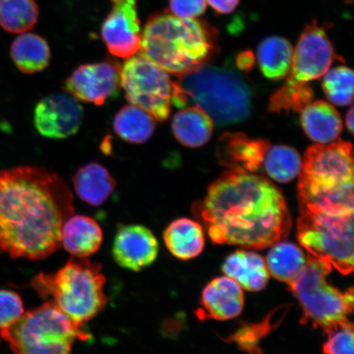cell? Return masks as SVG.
<instances>
[{
    "instance_id": "1",
    "label": "cell",
    "mask_w": 354,
    "mask_h": 354,
    "mask_svg": "<svg viewBox=\"0 0 354 354\" xmlns=\"http://www.w3.org/2000/svg\"><path fill=\"white\" fill-rule=\"evenodd\" d=\"M73 214V194L55 172L32 166L0 171V250L12 258L55 253Z\"/></svg>"
},
{
    "instance_id": "2",
    "label": "cell",
    "mask_w": 354,
    "mask_h": 354,
    "mask_svg": "<svg viewBox=\"0 0 354 354\" xmlns=\"http://www.w3.org/2000/svg\"><path fill=\"white\" fill-rule=\"evenodd\" d=\"M198 212L212 242L263 250L285 238L291 216L280 189L263 176L225 172L212 183Z\"/></svg>"
},
{
    "instance_id": "3",
    "label": "cell",
    "mask_w": 354,
    "mask_h": 354,
    "mask_svg": "<svg viewBox=\"0 0 354 354\" xmlns=\"http://www.w3.org/2000/svg\"><path fill=\"white\" fill-rule=\"evenodd\" d=\"M353 190L351 143L339 140L307 150L298 185L300 210L353 215Z\"/></svg>"
},
{
    "instance_id": "4",
    "label": "cell",
    "mask_w": 354,
    "mask_h": 354,
    "mask_svg": "<svg viewBox=\"0 0 354 354\" xmlns=\"http://www.w3.org/2000/svg\"><path fill=\"white\" fill-rule=\"evenodd\" d=\"M216 39V29L205 21L158 12L146 22L140 51L167 73L180 77L210 59Z\"/></svg>"
},
{
    "instance_id": "5",
    "label": "cell",
    "mask_w": 354,
    "mask_h": 354,
    "mask_svg": "<svg viewBox=\"0 0 354 354\" xmlns=\"http://www.w3.org/2000/svg\"><path fill=\"white\" fill-rule=\"evenodd\" d=\"M189 102L205 111L216 125H232L249 117L252 91L232 69L203 65L174 82L172 105L184 108Z\"/></svg>"
},
{
    "instance_id": "6",
    "label": "cell",
    "mask_w": 354,
    "mask_h": 354,
    "mask_svg": "<svg viewBox=\"0 0 354 354\" xmlns=\"http://www.w3.org/2000/svg\"><path fill=\"white\" fill-rule=\"evenodd\" d=\"M105 281L100 263L71 259L55 273L39 274L32 286L41 297H51L62 312L83 325L104 308L107 303Z\"/></svg>"
},
{
    "instance_id": "7",
    "label": "cell",
    "mask_w": 354,
    "mask_h": 354,
    "mask_svg": "<svg viewBox=\"0 0 354 354\" xmlns=\"http://www.w3.org/2000/svg\"><path fill=\"white\" fill-rule=\"evenodd\" d=\"M15 354H70L77 340L91 335L48 300L0 331Z\"/></svg>"
},
{
    "instance_id": "8",
    "label": "cell",
    "mask_w": 354,
    "mask_h": 354,
    "mask_svg": "<svg viewBox=\"0 0 354 354\" xmlns=\"http://www.w3.org/2000/svg\"><path fill=\"white\" fill-rule=\"evenodd\" d=\"M332 268L326 261L309 255L302 272L289 285L302 306L304 321L323 330L348 319L353 310V288L343 292L327 281Z\"/></svg>"
},
{
    "instance_id": "9",
    "label": "cell",
    "mask_w": 354,
    "mask_h": 354,
    "mask_svg": "<svg viewBox=\"0 0 354 354\" xmlns=\"http://www.w3.org/2000/svg\"><path fill=\"white\" fill-rule=\"evenodd\" d=\"M298 240L309 255L326 261L339 273L353 271V215L300 210Z\"/></svg>"
},
{
    "instance_id": "10",
    "label": "cell",
    "mask_w": 354,
    "mask_h": 354,
    "mask_svg": "<svg viewBox=\"0 0 354 354\" xmlns=\"http://www.w3.org/2000/svg\"><path fill=\"white\" fill-rule=\"evenodd\" d=\"M126 98L158 122L170 117L174 82L169 75L143 55L127 59L120 70Z\"/></svg>"
},
{
    "instance_id": "11",
    "label": "cell",
    "mask_w": 354,
    "mask_h": 354,
    "mask_svg": "<svg viewBox=\"0 0 354 354\" xmlns=\"http://www.w3.org/2000/svg\"><path fill=\"white\" fill-rule=\"evenodd\" d=\"M335 57L324 28L313 21L301 33L286 84L308 85L324 76Z\"/></svg>"
},
{
    "instance_id": "12",
    "label": "cell",
    "mask_w": 354,
    "mask_h": 354,
    "mask_svg": "<svg viewBox=\"0 0 354 354\" xmlns=\"http://www.w3.org/2000/svg\"><path fill=\"white\" fill-rule=\"evenodd\" d=\"M112 10L102 25L101 35L111 55L130 59L140 50L141 30L138 0H110Z\"/></svg>"
},
{
    "instance_id": "13",
    "label": "cell",
    "mask_w": 354,
    "mask_h": 354,
    "mask_svg": "<svg viewBox=\"0 0 354 354\" xmlns=\"http://www.w3.org/2000/svg\"><path fill=\"white\" fill-rule=\"evenodd\" d=\"M120 70L113 62L80 66L66 79V92L75 99L102 105L117 97L120 84Z\"/></svg>"
},
{
    "instance_id": "14",
    "label": "cell",
    "mask_w": 354,
    "mask_h": 354,
    "mask_svg": "<svg viewBox=\"0 0 354 354\" xmlns=\"http://www.w3.org/2000/svg\"><path fill=\"white\" fill-rule=\"evenodd\" d=\"M83 120V109L68 93H57L42 99L35 109V128L50 139H65L79 131Z\"/></svg>"
},
{
    "instance_id": "15",
    "label": "cell",
    "mask_w": 354,
    "mask_h": 354,
    "mask_svg": "<svg viewBox=\"0 0 354 354\" xmlns=\"http://www.w3.org/2000/svg\"><path fill=\"white\" fill-rule=\"evenodd\" d=\"M158 241L141 225H122L114 237L113 257L120 267L139 272L149 267L158 254Z\"/></svg>"
},
{
    "instance_id": "16",
    "label": "cell",
    "mask_w": 354,
    "mask_h": 354,
    "mask_svg": "<svg viewBox=\"0 0 354 354\" xmlns=\"http://www.w3.org/2000/svg\"><path fill=\"white\" fill-rule=\"evenodd\" d=\"M201 304V308L197 312L201 320H230L242 313L245 296L236 281L228 277H221L206 286L203 291Z\"/></svg>"
},
{
    "instance_id": "17",
    "label": "cell",
    "mask_w": 354,
    "mask_h": 354,
    "mask_svg": "<svg viewBox=\"0 0 354 354\" xmlns=\"http://www.w3.org/2000/svg\"><path fill=\"white\" fill-rule=\"evenodd\" d=\"M268 141L251 140L241 133L225 134L218 145V157L232 169L254 172L259 169L269 148Z\"/></svg>"
},
{
    "instance_id": "18",
    "label": "cell",
    "mask_w": 354,
    "mask_h": 354,
    "mask_svg": "<svg viewBox=\"0 0 354 354\" xmlns=\"http://www.w3.org/2000/svg\"><path fill=\"white\" fill-rule=\"evenodd\" d=\"M103 242V232L95 219L83 215L71 216L62 227L61 245L79 259L96 253Z\"/></svg>"
},
{
    "instance_id": "19",
    "label": "cell",
    "mask_w": 354,
    "mask_h": 354,
    "mask_svg": "<svg viewBox=\"0 0 354 354\" xmlns=\"http://www.w3.org/2000/svg\"><path fill=\"white\" fill-rule=\"evenodd\" d=\"M225 275L248 291H259L268 285L269 272L262 256L252 251L239 250L225 259Z\"/></svg>"
},
{
    "instance_id": "20",
    "label": "cell",
    "mask_w": 354,
    "mask_h": 354,
    "mask_svg": "<svg viewBox=\"0 0 354 354\" xmlns=\"http://www.w3.org/2000/svg\"><path fill=\"white\" fill-rule=\"evenodd\" d=\"M301 112V124L304 131L317 144L334 142L343 130L337 110L325 101L310 103Z\"/></svg>"
},
{
    "instance_id": "21",
    "label": "cell",
    "mask_w": 354,
    "mask_h": 354,
    "mask_svg": "<svg viewBox=\"0 0 354 354\" xmlns=\"http://www.w3.org/2000/svg\"><path fill=\"white\" fill-rule=\"evenodd\" d=\"M75 192L92 206L103 205L113 192L116 183L110 172L97 162L82 167L73 177Z\"/></svg>"
},
{
    "instance_id": "22",
    "label": "cell",
    "mask_w": 354,
    "mask_h": 354,
    "mask_svg": "<svg viewBox=\"0 0 354 354\" xmlns=\"http://www.w3.org/2000/svg\"><path fill=\"white\" fill-rule=\"evenodd\" d=\"M163 240L171 254L181 260L196 258L205 245L201 225L185 218L176 219L168 225Z\"/></svg>"
},
{
    "instance_id": "23",
    "label": "cell",
    "mask_w": 354,
    "mask_h": 354,
    "mask_svg": "<svg viewBox=\"0 0 354 354\" xmlns=\"http://www.w3.org/2000/svg\"><path fill=\"white\" fill-rule=\"evenodd\" d=\"M171 127L180 143L187 147L197 148L210 140L214 122L202 109L192 106L175 114Z\"/></svg>"
},
{
    "instance_id": "24",
    "label": "cell",
    "mask_w": 354,
    "mask_h": 354,
    "mask_svg": "<svg viewBox=\"0 0 354 354\" xmlns=\"http://www.w3.org/2000/svg\"><path fill=\"white\" fill-rule=\"evenodd\" d=\"M13 63L22 73L34 74L46 69L51 59L48 44L35 33H21L12 43Z\"/></svg>"
},
{
    "instance_id": "25",
    "label": "cell",
    "mask_w": 354,
    "mask_h": 354,
    "mask_svg": "<svg viewBox=\"0 0 354 354\" xmlns=\"http://www.w3.org/2000/svg\"><path fill=\"white\" fill-rule=\"evenodd\" d=\"M272 246L266 259L268 272L290 285L302 272L307 258L299 246L290 242H277Z\"/></svg>"
},
{
    "instance_id": "26",
    "label": "cell",
    "mask_w": 354,
    "mask_h": 354,
    "mask_svg": "<svg viewBox=\"0 0 354 354\" xmlns=\"http://www.w3.org/2000/svg\"><path fill=\"white\" fill-rule=\"evenodd\" d=\"M294 50L291 44L281 37H269L259 44L257 57L264 76L281 80L290 73Z\"/></svg>"
},
{
    "instance_id": "27",
    "label": "cell",
    "mask_w": 354,
    "mask_h": 354,
    "mask_svg": "<svg viewBox=\"0 0 354 354\" xmlns=\"http://www.w3.org/2000/svg\"><path fill=\"white\" fill-rule=\"evenodd\" d=\"M113 130L126 142L140 145L147 142L155 131L154 118L135 105L124 106L113 122Z\"/></svg>"
},
{
    "instance_id": "28",
    "label": "cell",
    "mask_w": 354,
    "mask_h": 354,
    "mask_svg": "<svg viewBox=\"0 0 354 354\" xmlns=\"http://www.w3.org/2000/svg\"><path fill=\"white\" fill-rule=\"evenodd\" d=\"M39 15L35 0H0V26L8 32L21 34L32 30Z\"/></svg>"
},
{
    "instance_id": "29",
    "label": "cell",
    "mask_w": 354,
    "mask_h": 354,
    "mask_svg": "<svg viewBox=\"0 0 354 354\" xmlns=\"http://www.w3.org/2000/svg\"><path fill=\"white\" fill-rule=\"evenodd\" d=\"M266 172L280 183H288L300 174L302 160L293 148L276 145L268 148L263 159Z\"/></svg>"
},
{
    "instance_id": "30",
    "label": "cell",
    "mask_w": 354,
    "mask_h": 354,
    "mask_svg": "<svg viewBox=\"0 0 354 354\" xmlns=\"http://www.w3.org/2000/svg\"><path fill=\"white\" fill-rule=\"evenodd\" d=\"M313 99V91L308 85L285 83L270 98L269 110L274 113L301 112Z\"/></svg>"
},
{
    "instance_id": "31",
    "label": "cell",
    "mask_w": 354,
    "mask_h": 354,
    "mask_svg": "<svg viewBox=\"0 0 354 354\" xmlns=\"http://www.w3.org/2000/svg\"><path fill=\"white\" fill-rule=\"evenodd\" d=\"M323 88L332 103L347 106L352 103L353 97V73L344 66L327 71L322 83Z\"/></svg>"
},
{
    "instance_id": "32",
    "label": "cell",
    "mask_w": 354,
    "mask_h": 354,
    "mask_svg": "<svg viewBox=\"0 0 354 354\" xmlns=\"http://www.w3.org/2000/svg\"><path fill=\"white\" fill-rule=\"evenodd\" d=\"M326 342L323 345L325 354H353V325L348 319L335 323L324 329Z\"/></svg>"
},
{
    "instance_id": "33",
    "label": "cell",
    "mask_w": 354,
    "mask_h": 354,
    "mask_svg": "<svg viewBox=\"0 0 354 354\" xmlns=\"http://www.w3.org/2000/svg\"><path fill=\"white\" fill-rule=\"evenodd\" d=\"M24 314L20 296L10 290H0V330L15 324Z\"/></svg>"
},
{
    "instance_id": "34",
    "label": "cell",
    "mask_w": 354,
    "mask_h": 354,
    "mask_svg": "<svg viewBox=\"0 0 354 354\" xmlns=\"http://www.w3.org/2000/svg\"><path fill=\"white\" fill-rule=\"evenodd\" d=\"M172 15L185 19H196L205 13L206 0H169Z\"/></svg>"
},
{
    "instance_id": "35",
    "label": "cell",
    "mask_w": 354,
    "mask_h": 354,
    "mask_svg": "<svg viewBox=\"0 0 354 354\" xmlns=\"http://www.w3.org/2000/svg\"><path fill=\"white\" fill-rule=\"evenodd\" d=\"M206 2L221 15H228L236 10L240 0H206Z\"/></svg>"
},
{
    "instance_id": "36",
    "label": "cell",
    "mask_w": 354,
    "mask_h": 354,
    "mask_svg": "<svg viewBox=\"0 0 354 354\" xmlns=\"http://www.w3.org/2000/svg\"><path fill=\"white\" fill-rule=\"evenodd\" d=\"M254 64V56L250 51L241 53L237 57L238 68L241 70H250Z\"/></svg>"
},
{
    "instance_id": "37",
    "label": "cell",
    "mask_w": 354,
    "mask_h": 354,
    "mask_svg": "<svg viewBox=\"0 0 354 354\" xmlns=\"http://www.w3.org/2000/svg\"><path fill=\"white\" fill-rule=\"evenodd\" d=\"M346 126L349 132H353V107L349 109L346 116Z\"/></svg>"
}]
</instances>
